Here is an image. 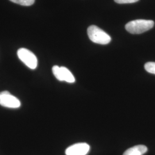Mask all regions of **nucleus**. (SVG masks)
<instances>
[{
	"label": "nucleus",
	"mask_w": 155,
	"mask_h": 155,
	"mask_svg": "<svg viewBox=\"0 0 155 155\" xmlns=\"http://www.w3.org/2000/svg\"><path fill=\"white\" fill-rule=\"evenodd\" d=\"M17 56L20 61L31 69L34 70L38 66V59L31 51L21 48L17 51Z\"/></svg>",
	"instance_id": "nucleus-3"
},
{
	"label": "nucleus",
	"mask_w": 155,
	"mask_h": 155,
	"mask_svg": "<svg viewBox=\"0 0 155 155\" xmlns=\"http://www.w3.org/2000/svg\"><path fill=\"white\" fill-rule=\"evenodd\" d=\"M12 2L22 6H31L33 5L35 0H10Z\"/></svg>",
	"instance_id": "nucleus-9"
},
{
	"label": "nucleus",
	"mask_w": 155,
	"mask_h": 155,
	"mask_svg": "<svg viewBox=\"0 0 155 155\" xmlns=\"http://www.w3.org/2000/svg\"><path fill=\"white\" fill-rule=\"evenodd\" d=\"M87 35L91 41L99 45H107L111 40L107 33L96 25H91L87 28Z\"/></svg>",
	"instance_id": "nucleus-2"
},
{
	"label": "nucleus",
	"mask_w": 155,
	"mask_h": 155,
	"mask_svg": "<svg viewBox=\"0 0 155 155\" xmlns=\"http://www.w3.org/2000/svg\"><path fill=\"white\" fill-rule=\"evenodd\" d=\"M63 81L72 83L75 82V79L71 72L65 67H61Z\"/></svg>",
	"instance_id": "nucleus-7"
},
{
	"label": "nucleus",
	"mask_w": 155,
	"mask_h": 155,
	"mask_svg": "<svg viewBox=\"0 0 155 155\" xmlns=\"http://www.w3.org/2000/svg\"><path fill=\"white\" fill-rule=\"evenodd\" d=\"M90 145L85 143L73 144L67 148L66 155H86L89 153Z\"/></svg>",
	"instance_id": "nucleus-5"
},
{
	"label": "nucleus",
	"mask_w": 155,
	"mask_h": 155,
	"mask_svg": "<svg viewBox=\"0 0 155 155\" xmlns=\"http://www.w3.org/2000/svg\"><path fill=\"white\" fill-rule=\"evenodd\" d=\"M52 72L56 78L59 81H63L61 67H59L58 66H54L52 67Z\"/></svg>",
	"instance_id": "nucleus-8"
},
{
	"label": "nucleus",
	"mask_w": 155,
	"mask_h": 155,
	"mask_svg": "<svg viewBox=\"0 0 155 155\" xmlns=\"http://www.w3.org/2000/svg\"><path fill=\"white\" fill-rule=\"evenodd\" d=\"M154 24L152 20L139 19L127 22L125 29L128 32L132 34H141L153 28Z\"/></svg>",
	"instance_id": "nucleus-1"
},
{
	"label": "nucleus",
	"mask_w": 155,
	"mask_h": 155,
	"mask_svg": "<svg viewBox=\"0 0 155 155\" xmlns=\"http://www.w3.org/2000/svg\"><path fill=\"white\" fill-rule=\"evenodd\" d=\"M0 105L8 108L17 109L20 107L21 102L9 91H4L0 93Z\"/></svg>",
	"instance_id": "nucleus-4"
},
{
	"label": "nucleus",
	"mask_w": 155,
	"mask_h": 155,
	"mask_svg": "<svg viewBox=\"0 0 155 155\" xmlns=\"http://www.w3.org/2000/svg\"><path fill=\"white\" fill-rule=\"evenodd\" d=\"M139 0H114V1L117 4H132L134 3Z\"/></svg>",
	"instance_id": "nucleus-11"
},
{
	"label": "nucleus",
	"mask_w": 155,
	"mask_h": 155,
	"mask_svg": "<svg viewBox=\"0 0 155 155\" xmlns=\"http://www.w3.org/2000/svg\"><path fill=\"white\" fill-rule=\"evenodd\" d=\"M144 68L147 72L155 74V62H148L145 63Z\"/></svg>",
	"instance_id": "nucleus-10"
},
{
	"label": "nucleus",
	"mask_w": 155,
	"mask_h": 155,
	"mask_svg": "<svg viewBox=\"0 0 155 155\" xmlns=\"http://www.w3.org/2000/svg\"><path fill=\"white\" fill-rule=\"evenodd\" d=\"M148 150V148L144 145L134 146L127 150L123 155H143Z\"/></svg>",
	"instance_id": "nucleus-6"
}]
</instances>
